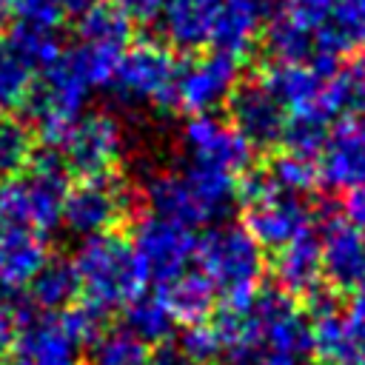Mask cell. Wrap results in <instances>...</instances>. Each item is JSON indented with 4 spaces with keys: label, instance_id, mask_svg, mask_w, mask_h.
Returning a JSON list of instances; mask_svg holds the SVG:
<instances>
[{
    "label": "cell",
    "instance_id": "obj_1",
    "mask_svg": "<svg viewBox=\"0 0 365 365\" xmlns=\"http://www.w3.org/2000/svg\"><path fill=\"white\" fill-rule=\"evenodd\" d=\"M117 60V51L77 43L60 51V57L40 71V80L31 83L23 106L43 145L60 148L66 143V137L83 117V106L91 88L111 83Z\"/></svg>",
    "mask_w": 365,
    "mask_h": 365
},
{
    "label": "cell",
    "instance_id": "obj_2",
    "mask_svg": "<svg viewBox=\"0 0 365 365\" xmlns=\"http://www.w3.org/2000/svg\"><path fill=\"white\" fill-rule=\"evenodd\" d=\"M26 174L0 180V225L48 234L60 225L68 194V165L60 148L34 151Z\"/></svg>",
    "mask_w": 365,
    "mask_h": 365
},
{
    "label": "cell",
    "instance_id": "obj_3",
    "mask_svg": "<svg viewBox=\"0 0 365 365\" xmlns=\"http://www.w3.org/2000/svg\"><path fill=\"white\" fill-rule=\"evenodd\" d=\"M71 262L80 279L83 302L106 317L123 308L143 285L131 242L111 231L83 240Z\"/></svg>",
    "mask_w": 365,
    "mask_h": 365
},
{
    "label": "cell",
    "instance_id": "obj_4",
    "mask_svg": "<svg viewBox=\"0 0 365 365\" xmlns=\"http://www.w3.org/2000/svg\"><path fill=\"white\" fill-rule=\"evenodd\" d=\"M197 268L222 302H245L259 288L265 268L262 248L245 225H214L197 240Z\"/></svg>",
    "mask_w": 365,
    "mask_h": 365
},
{
    "label": "cell",
    "instance_id": "obj_5",
    "mask_svg": "<svg viewBox=\"0 0 365 365\" xmlns=\"http://www.w3.org/2000/svg\"><path fill=\"white\" fill-rule=\"evenodd\" d=\"M177 74L180 63L160 43H137L125 48L111 74V88L125 103H157L177 108Z\"/></svg>",
    "mask_w": 365,
    "mask_h": 365
},
{
    "label": "cell",
    "instance_id": "obj_6",
    "mask_svg": "<svg viewBox=\"0 0 365 365\" xmlns=\"http://www.w3.org/2000/svg\"><path fill=\"white\" fill-rule=\"evenodd\" d=\"M131 248L140 279L157 285L160 291L180 279L197 259V237L191 234V228L160 217H148L137 225Z\"/></svg>",
    "mask_w": 365,
    "mask_h": 365
},
{
    "label": "cell",
    "instance_id": "obj_7",
    "mask_svg": "<svg viewBox=\"0 0 365 365\" xmlns=\"http://www.w3.org/2000/svg\"><path fill=\"white\" fill-rule=\"evenodd\" d=\"M125 205H128L125 185L114 182L111 177L83 180L80 185L68 188L60 222L74 237L88 240L97 234H108L123 220V214L128 211Z\"/></svg>",
    "mask_w": 365,
    "mask_h": 365
},
{
    "label": "cell",
    "instance_id": "obj_8",
    "mask_svg": "<svg viewBox=\"0 0 365 365\" xmlns=\"http://www.w3.org/2000/svg\"><path fill=\"white\" fill-rule=\"evenodd\" d=\"M63 148H66L63 160H66L68 171L80 174L83 180L111 177V168L123 151L120 123L103 111L83 114L77 120V125L71 128V134L66 137Z\"/></svg>",
    "mask_w": 365,
    "mask_h": 365
},
{
    "label": "cell",
    "instance_id": "obj_9",
    "mask_svg": "<svg viewBox=\"0 0 365 365\" xmlns=\"http://www.w3.org/2000/svg\"><path fill=\"white\" fill-rule=\"evenodd\" d=\"M322 234V277L334 291H354L365 279V234L342 220L334 202H322L319 208Z\"/></svg>",
    "mask_w": 365,
    "mask_h": 365
},
{
    "label": "cell",
    "instance_id": "obj_10",
    "mask_svg": "<svg viewBox=\"0 0 365 365\" xmlns=\"http://www.w3.org/2000/svg\"><path fill=\"white\" fill-rule=\"evenodd\" d=\"M231 128L248 140L251 148H268L282 140L288 108L265 86V80H245L228 97Z\"/></svg>",
    "mask_w": 365,
    "mask_h": 365
},
{
    "label": "cell",
    "instance_id": "obj_11",
    "mask_svg": "<svg viewBox=\"0 0 365 365\" xmlns=\"http://www.w3.org/2000/svg\"><path fill=\"white\" fill-rule=\"evenodd\" d=\"M237 83H240V60L211 51L208 57L180 66L177 106L191 114H211L220 103H228Z\"/></svg>",
    "mask_w": 365,
    "mask_h": 365
},
{
    "label": "cell",
    "instance_id": "obj_12",
    "mask_svg": "<svg viewBox=\"0 0 365 365\" xmlns=\"http://www.w3.org/2000/svg\"><path fill=\"white\" fill-rule=\"evenodd\" d=\"M182 143H185L191 163L211 165V168L228 171L234 177L245 174L251 168L254 148L248 145V140L240 137L231 125H225L214 114H194L185 123Z\"/></svg>",
    "mask_w": 365,
    "mask_h": 365
},
{
    "label": "cell",
    "instance_id": "obj_13",
    "mask_svg": "<svg viewBox=\"0 0 365 365\" xmlns=\"http://www.w3.org/2000/svg\"><path fill=\"white\" fill-rule=\"evenodd\" d=\"M242 211H245V231L257 240L259 248L279 251L294 237L311 228L308 225L311 211L305 208V200L279 188H271L265 197L245 205Z\"/></svg>",
    "mask_w": 365,
    "mask_h": 365
},
{
    "label": "cell",
    "instance_id": "obj_14",
    "mask_svg": "<svg viewBox=\"0 0 365 365\" xmlns=\"http://www.w3.org/2000/svg\"><path fill=\"white\" fill-rule=\"evenodd\" d=\"M339 71V60L325 57V54H314L308 63H274L271 71L262 77L265 86L277 94V100L294 111H311L319 108L322 111V94L328 80Z\"/></svg>",
    "mask_w": 365,
    "mask_h": 365
},
{
    "label": "cell",
    "instance_id": "obj_15",
    "mask_svg": "<svg viewBox=\"0 0 365 365\" xmlns=\"http://www.w3.org/2000/svg\"><path fill=\"white\" fill-rule=\"evenodd\" d=\"M277 11V0H222L208 40L211 48L240 60L254 48V40Z\"/></svg>",
    "mask_w": 365,
    "mask_h": 365
},
{
    "label": "cell",
    "instance_id": "obj_16",
    "mask_svg": "<svg viewBox=\"0 0 365 365\" xmlns=\"http://www.w3.org/2000/svg\"><path fill=\"white\" fill-rule=\"evenodd\" d=\"M319 180L331 188L365 185V117L339 120L319 154Z\"/></svg>",
    "mask_w": 365,
    "mask_h": 365
},
{
    "label": "cell",
    "instance_id": "obj_17",
    "mask_svg": "<svg viewBox=\"0 0 365 365\" xmlns=\"http://www.w3.org/2000/svg\"><path fill=\"white\" fill-rule=\"evenodd\" d=\"M11 365H83L80 345L66 334L60 319H26L11 345Z\"/></svg>",
    "mask_w": 365,
    "mask_h": 365
},
{
    "label": "cell",
    "instance_id": "obj_18",
    "mask_svg": "<svg viewBox=\"0 0 365 365\" xmlns=\"http://www.w3.org/2000/svg\"><path fill=\"white\" fill-rule=\"evenodd\" d=\"M274 279L285 294H308L322 279V248L317 231H302L274 257Z\"/></svg>",
    "mask_w": 365,
    "mask_h": 365
},
{
    "label": "cell",
    "instance_id": "obj_19",
    "mask_svg": "<svg viewBox=\"0 0 365 365\" xmlns=\"http://www.w3.org/2000/svg\"><path fill=\"white\" fill-rule=\"evenodd\" d=\"M48 259L46 242L29 228L0 225V288H23Z\"/></svg>",
    "mask_w": 365,
    "mask_h": 365
},
{
    "label": "cell",
    "instance_id": "obj_20",
    "mask_svg": "<svg viewBox=\"0 0 365 365\" xmlns=\"http://www.w3.org/2000/svg\"><path fill=\"white\" fill-rule=\"evenodd\" d=\"M222 0H168L163 11V31L174 48L197 51L211 40Z\"/></svg>",
    "mask_w": 365,
    "mask_h": 365
},
{
    "label": "cell",
    "instance_id": "obj_21",
    "mask_svg": "<svg viewBox=\"0 0 365 365\" xmlns=\"http://www.w3.org/2000/svg\"><path fill=\"white\" fill-rule=\"evenodd\" d=\"M365 43V0H328L325 23L317 31V51L339 60Z\"/></svg>",
    "mask_w": 365,
    "mask_h": 365
},
{
    "label": "cell",
    "instance_id": "obj_22",
    "mask_svg": "<svg viewBox=\"0 0 365 365\" xmlns=\"http://www.w3.org/2000/svg\"><path fill=\"white\" fill-rule=\"evenodd\" d=\"M26 288H29V305L46 314H63L80 297V279L74 262L63 257H48Z\"/></svg>",
    "mask_w": 365,
    "mask_h": 365
},
{
    "label": "cell",
    "instance_id": "obj_23",
    "mask_svg": "<svg viewBox=\"0 0 365 365\" xmlns=\"http://www.w3.org/2000/svg\"><path fill=\"white\" fill-rule=\"evenodd\" d=\"M123 331H128L143 345H160L174 334V314L165 305L163 294L137 291L123 305Z\"/></svg>",
    "mask_w": 365,
    "mask_h": 365
},
{
    "label": "cell",
    "instance_id": "obj_24",
    "mask_svg": "<svg viewBox=\"0 0 365 365\" xmlns=\"http://www.w3.org/2000/svg\"><path fill=\"white\" fill-rule=\"evenodd\" d=\"M262 46L271 54L274 63H308L317 51V37L311 29H305L299 20H294L282 6L279 11L265 23Z\"/></svg>",
    "mask_w": 365,
    "mask_h": 365
},
{
    "label": "cell",
    "instance_id": "obj_25",
    "mask_svg": "<svg viewBox=\"0 0 365 365\" xmlns=\"http://www.w3.org/2000/svg\"><path fill=\"white\" fill-rule=\"evenodd\" d=\"M259 345L265 348L268 356L299 362L314 354V328H311L308 317L297 314V308H294L259 331Z\"/></svg>",
    "mask_w": 365,
    "mask_h": 365
},
{
    "label": "cell",
    "instance_id": "obj_26",
    "mask_svg": "<svg viewBox=\"0 0 365 365\" xmlns=\"http://www.w3.org/2000/svg\"><path fill=\"white\" fill-rule=\"evenodd\" d=\"M314 328V351L328 365H365V348L351 331L342 314H331L311 322Z\"/></svg>",
    "mask_w": 365,
    "mask_h": 365
},
{
    "label": "cell",
    "instance_id": "obj_27",
    "mask_svg": "<svg viewBox=\"0 0 365 365\" xmlns=\"http://www.w3.org/2000/svg\"><path fill=\"white\" fill-rule=\"evenodd\" d=\"M0 48H6L11 57H17L31 71L48 68L63 51L54 29H37V26H26V23H14L6 31Z\"/></svg>",
    "mask_w": 365,
    "mask_h": 365
},
{
    "label": "cell",
    "instance_id": "obj_28",
    "mask_svg": "<svg viewBox=\"0 0 365 365\" xmlns=\"http://www.w3.org/2000/svg\"><path fill=\"white\" fill-rule=\"evenodd\" d=\"M214 297L217 294L200 268H188L180 279L163 288V299L171 308L174 319H182L185 325L205 322V314L214 308Z\"/></svg>",
    "mask_w": 365,
    "mask_h": 365
},
{
    "label": "cell",
    "instance_id": "obj_29",
    "mask_svg": "<svg viewBox=\"0 0 365 365\" xmlns=\"http://www.w3.org/2000/svg\"><path fill=\"white\" fill-rule=\"evenodd\" d=\"M322 111L334 120H356L365 117V60H356L339 68L322 94Z\"/></svg>",
    "mask_w": 365,
    "mask_h": 365
},
{
    "label": "cell",
    "instance_id": "obj_30",
    "mask_svg": "<svg viewBox=\"0 0 365 365\" xmlns=\"http://www.w3.org/2000/svg\"><path fill=\"white\" fill-rule=\"evenodd\" d=\"M77 37L86 46H97V48L123 54L131 40V20L123 11H117L111 3H97L86 14H80Z\"/></svg>",
    "mask_w": 365,
    "mask_h": 365
},
{
    "label": "cell",
    "instance_id": "obj_31",
    "mask_svg": "<svg viewBox=\"0 0 365 365\" xmlns=\"http://www.w3.org/2000/svg\"><path fill=\"white\" fill-rule=\"evenodd\" d=\"M328 134H331V117L325 111H319V108L294 111V114H288V123H285L279 143L285 145V154L317 160L325 148Z\"/></svg>",
    "mask_w": 365,
    "mask_h": 365
},
{
    "label": "cell",
    "instance_id": "obj_32",
    "mask_svg": "<svg viewBox=\"0 0 365 365\" xmlns=\"http://www.w3.org/2000/svg\"><path fill=\"white\" fill-rule=\"evenodd\" d=\"M34 134L17 117H0V180L17 177L34 157Z\"/></svg>",
    "mask_w": 365,
    "mask_h": 365
},
{
    "label": "cell",
    "instance_id": "obj_33",
    "mask_svg": "<svg viewBox=\"0 0 365 365\" xmlns=\"http://www.w3.org/2000/svg\"><path fill=\"white\" fill-rule=\"evenodd\" d=\"M88 348V365H148V345L123 328L103 331Z\"/></svg>",
    "mask_w": 365,
    "mask_h": 365
},
{
    "label": "cell",
    "instance_id": "obj_34",
    "mask_svg": "<svg viewBox=\"0 0 365 365\" xmlns=\"http://www.w3.org/2000/svg\"><path fill=\"white\" fill-rule=\"evenodd\" d=\"M268 174L277 182L279 191H288V194H297V197L308 194L319 182L317 160H305V157H294V154H279L271 163Z\"/></svg>",
    "mask_w": 365,
    "mask_h": 365
},
{
    "label": "cell",
    "instance_id": "obj_35",
    "mask_svg": "<svg viewBox=\"0 0 365 365\" xmlns=\"http://www.w3.org/2000/svg\"><path fill=\"white\" fill-rule=\"evenodd\" d=\"M31 83H34V71L26 68L6 48H0V108L23 106Z\"/></svg>",
    "mask_w": 365,
    "mask_h": 365
},
{
    "label": "cell",
    "instance_id": "obj_36",
    "mask_svg": "<svg viewBox=\"0 0 365 365\" xmlns=\"http://www.w3.org/2000/svg\"><path fill=\"white\" fill-rule=\"evenodd\" d=\"M177 345L182 348V354L194 362V365H208L214 359H220L222 354V342H220V334L214 331V325L208 322H194V325H185Z\"/></svg>",
    "mask_w": 365,
    "mask_h": 365
},
{
    "label": "cell",
    "instance_id": "obj_37",
    "mask_svg": "<svg viewBox=\"0 0 365 365\" xmlns=\"http://www.w3.org/2000/svg\"><path fill=\"white\" fill-rule=\"evenodd\" d=\"M57 319H60V325L66 328V334H68L80 348H83V345H91V342L103 334V325H106V314L97 311V308H91V305H86V302L66 308Z\"/></svg>",
    "mask_w": 365,
    "mask_h": 365
},
{
    "label": "cell",
    "instance_id": "obj_38",
    "mask_svg": "<svg viewBox=\"0 0 365 365\" xmlns=\"http://www.w3.org/2000/svg\"><path fill=\"white\" fill-rule=\"evenodd\" d=\"M26 317H29V299H20L17 291L11 288H0V359L11 354L17 328L26 322Z\"/></svg>",
    "mask_w": 365,
    "mask_h": 365
},
{
    "label": "cell",
    "instance_id": "obj_39",
    "mask_svg": "<svg viewBox=\"0 0 365 365\" xmlns=\"http://www.w3.org/2000/svg\"><path fill=\"white\" fill-rule=\"evenodd\" d=\"M11 14L17 17V23L54 29L63 20L66 9H63V0H11Z\"/></svg>",
    "mask_w": 365,
    "mask_h": 365
},
{
    "label": "cell",
    "instance_id": "obj_40",
    "mask_svg": "<svg viewBox=\"0 0 365 365\" xmlns=\"http://www.w3.org/2000/svg\"><path fill=\"white\" fill-rule=\"evenodd\" d=\"M111 6L134 23H154L157 17H163L168 0H111Z\"/></svg>",
    "mask_w": 365,
    "mask_h": 365
},
{
    "label": "cell",
    "instance_id": "obj_41",
    "mask_svg": "<svg viewBox=\"0 0 365 365\" xmlns=\"http://www.w3.org/2000/svg\"><path fill=\"white\" fill-rule=\"evenodd\" d=\"M222 365H268V354L259 342H234L222 348Z\"/></svg>",
    "mask_w": 365,
    "mask_h": 365
},
{
    "label": "cell",
    "instance_id": "obj_42",
    "mask_svg": "<svg viewBox=\"0 0 365 365\" xmlns=\"http://www.w3.org/2000/svg\"><path fill=\"white\" fill-rule=\"evenodd\" d=\"M342 220L365 234V185L348 188V194L342 200Z\"/></svg>",
    "mask_w": 365,
    "mask_h": 365
},
{
    "label": "cell",
    "instance_id": "obj_43",
    "mask_svg": "<svg viewBox=\"0 0 365 365\" xmlns=\"http://www.w3.org/2000/svg\"><path fill=\"white\" fill-rule=\"evenodd\" d=\"M148 365H194V362L182 354L177 339H165L154 345V351H148Z\"/></svg>",
    "mask_w": 365,
    "mask_h": 365
},
{
    "label": "cell",
    "instance_id": "obj_44",
    "mask_svg": "<svg viewBox=\"0 0 365 365\" xmlns=\"http://www.w3.org/2000/svg\"><path fill=\"white\" fill-rule=\"evenodd\" d=\"M348 325H351V331L356 334V339L362 342V348H365V279L354 288V299H351V305H348Z\"/></svg>",
    "mask_w": 365,
    "mask_h": 365
},
{
    "label": "cell",
    "instance_id": "obj_45",
    "mask_svg": "<svg viewBox=\"0 0 365 365\" xmlns=\"http://www.w3.org/2000/svg\"><path fill=\"white\" fill-rule=\"evenodd\" d=\"M97 6V0H63V9H66V14H86L88 9H94Z\"/></svg>",
    "mask_w": 365,
    "mask_h": 365
},
{
    "label": "cell",
    "instance_id": "obj_46",
    "mask_svg": "<svg viewBox=\"0 0 365 365\" xmlns=\"http://www.w3.org/2000/svg\"><path fill=\"white\" fill-rule=\"evenodd\" d=\"M9 17H11V0H0V31L6 29Z\"/></svg>",
    "mask_w": 365,
    "mask_h": 365
},
{
    "label": "cell",
    "instance_id": "obj_47",
    "mask_svg": "<svg viewBox=\"0 0 365 365\" xmlns=\"http://www.w3.org/2000/svg\"><path fill=\"white\" fill-rule=\"evenodd\" d=\"M268 365H299V362H294V359H279V356H271V359H268Z\"/></svg>",
    "mask_w": 365,
    "mask_h": 365
},
{
    "label": "cell",
    "instance_id": "obj_48",
    "mask_svg": "<svg viewBox=\"0 0 365 365\" xmlns=\"http://www.w3.org/2000/svg\"><path fill=\"white\" fill-rule=\"evenodd\" d=\"M319 365H328V362H319Z\"/></svg>",
    "mask_w": 365,
    "mask_h": 365
}]
</instances>
